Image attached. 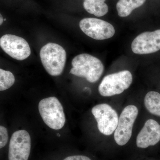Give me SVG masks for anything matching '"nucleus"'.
Wrapping results in <instances>:
<instances>
[{"mask_svg": "<svg viewBox=\"0 0 160 160\" xmlns=\"http://www.w3.org/2000/svg\"><path fill=\"white\" fill-rule=\"evenodd\" d=\"M70 73L84 78L90 83L96 82L102 76L104 67L97 58L87 53L77 56L72 62Z\"/></svg>", "mask_w": 160, "mask_h": 160, "instance_id": "nucleus-1", "label": "nucleus"}, {"mask_svg": "<svg viewBox=\"0 0 160 160\" xmlns=\"http://www.w3.org/2000/svg\"><path fill=\"white\" fill-rule=\"evenodd\" d=\"M40 56L44 68L49 75L58 76L62 73L66 53L62 46L56 43H48L41 49Z\"/></svg>", "mask_w": 160, "mask_h": 160, "instance_id": "nucleus-2", "label": "nucleus"}, {"mask_svg": "<svg viewBox=\"0 0 160 160\" xmlns=\"http://www.w3.org/2000/svg\"><path fill=\"white\" fill-rule=\"evenodd\" d=\"M38 110L43 121L51 129L58 130L65 125V113L62 106L57 98L51 97L41 100Z\"/></svg>", "mask_w": 160, "mask_h": 160, "instance_id": "nucleus-3", "label": "nucleus"}, {"mask_svg": "<svg viewBox=\"0 0 160 160\" xmlns=\"http://www.w3.org/2000/svg\"><path fill=\"white\" fill-rule=\"evenodd\" d=\"M132 82V75L128 70L108 75L103 78L100 84L99 92L103 97L121 94L129 88Z\"/></svg>", "mask_w": 160, "mask_h": 160, "instance_id": "nucleus-4", "label": "nucleus"}, {"mask_svg": "<svg viewBox=\"0 0 160 160\" xmlns=\"http://www.w3.org/2000/svg\"><path fill=\"white\" fill-rule=\"evenodd\" d=\"M138 113L137 107L134 105L126 106L122 111L114 134L115 141L119 146H124L130 140Z\"/></svg>", "mask_w": 160, "mask_h": 160, "instance_id": "nucleus-5", "label": "nucleus"}, {"mask_svg": "<svg viewBox=\"0 0 160 160\" xmlns=\"http://www.w3.org/2000/svg\"><path fill=\"white\" fill-rule=\"evenodd\" d=\"M98 123V129L105 135H110L116 129L119 118L116 111L108 104H101L92 109Z\"/></svg>", "mask_w": 160, "mask_h": 160, "instance_id": "nucleus-6", "label": "nucleus"}, {"mask_svg": "<svg viewBox=\"0 0 160 160\" xmlns=\"http://www.w3.org/2000/svg\"><path fill=\"white\" fill-rule=\"evenodd\" d=\"M80 29L86 35L94 39L102 40L113 36L115 30L111 24L99 19L86 18L79 23Z\"/></svg>", "mask_w": 160, "mask_h": 160, "instance_id": "nucleus-7", "label": "nucleus"}, {"mask_svg": "<svg viewBox=\"0 0 160 160\" xmlns=\"http://www.w3.org/2000/svg\"><path fill=\"white\" fill-rule=\"evenodd\" d=\"M31 150V138L25 130L15 132L12 135L9 148V160H28Z\"/></svg>", "mask_w": 160, "mask_h": 160, "instance_id": "nucleus-8", "label": "nucleus"}, {"mask_svg": "<svg viewBox=\"0 0 160 160\" xmlns=\"http://www.w3.org/2000/svg\"><path fill=\"white\" fill-rule=\"evenodd\" d=\"M0 46L6 53L16 60L26 59L31 54L30 47L26 40L14 35H3L0 39Z\"/></svg>", "mask_w": 160, "mask_h": 160, "instance_id": "nucleus-9", "label": "nucleus"}, {"mask_svg": "<svg viewBox=\"0 0 160 160\" xmlns=\"http://www.w3.org/2000/svg\"><path fill=\"white\" fill-rule=\"evenodd\" d=\"M131 49L135 54L154 53L160 50V29L146 32L138 36L132 41Z\"/></svg>", "mask_w": 160, "mask_h": 160, "instance_id": "nucleus-10", "label": "nucleus"}, {"mask_svg": "<svg viewBox=\"0 0 160 160\" xmlns=\"http://www.w3.org/2000/svg\"><path fill=\"white\" fill-rule=\"evenodd\" d=\"M160 141V124L153 119L147 120L137 137V146L145 149L155 146Z\"/></svg>", "mask_w": 160, "mask_h": 160, "instance_id": "nucleus-11", "label": "nucleus"}, {"mask_svg": "<svg viewBox=\"0 0 160 160\" xmlns=\"http://www.w3.org/2000/svg\"><path fill=\"white\" fill-rule=\"evenodd\" d=\"M146 0H119L116 5L119 16L126 17L131 14L134 9L144 4Z\"/></svg>", "mask_w": 160, "mask_h": 160, "instance_id": "nucleus-12", "label": "nucleus"}, {"mask_svg": "<svg viewBox=\"0 0 160 160\" xmlns=\"http://www.w3.org/2000/svg\"><path fill=\"white\" fill-rule=\"evenodd\" d=\"M144 104L150 113L160 117V93L157 92H149L145 96Z\"/></svg>", "mask_w": 160, "mask_h": 160, "instance_id": "nucleus-13", "label": "nucleus"}, {"mask_svg": "<svg viewBox=\"0 0 160 160\" xmlns=\"http://www.w3.org/2000/svg\"><path fill=\"white\" fill-rule=\"evenodd\" d=\"M83 7L89 13L98 17L105 15L109 10L108 6L105 2L94 3L84 1Z\"/></svg>", "mask_w": 160, "mask_h": 160, "instance_id": "nucleus-14", "label": "nucleus"}, {"mask_svg": "<svg viewBox=\"0 0 160 160\" xmlns=\"http://www.w3.org/2000/svg\"><path fill=\"white\" fill-rule=\"evenodd\" d=\"M15 79L13 74L9 71L0 69V90L9 89L14 84Z\"/></svg>", "mask_w": 160, "mask_h": 160, "instance_id": "nucleus-15", "label": "nucleus"}, {"mask_svg": "<svg viewBox=\"0 0 160 160\" xmlns=\"http://www.w3.org/2000/svg\"><path fill=\"white\" fill-rule=\"evenodd\" d=\"M9 136L8 131L6 127L0 126V148L1 149L5 147L8 142Z\"/></svg>", "mask_w": 160, "mask_h": 160, "instance_id": "nucleus-16", "label": "nucleus"}, {"mask_svg": "<svg viewBox=\"0 0 160 160\" xmlns=\"http://www.w3.org/2000/svg\"><path fill=\"white\" fill-rule=\"evenodd\" d=\"M63 160H91L89 157L82 155L72 156L68 157Z\"/></svg>", "mask_w": 160, "mask_h": 160, "instance_id": "nucleus-17", "label": "nucleus"}, {"mask_svg": "<svg viewBox=\"0 0 160 160\" xmlns=\"http://www.w3.org/2000/svg\"><path fill=\"white\" fill-rule=\"evenodd\" d=\"M84 1H88V2L94 3H103L105 2L106 0H84Z\"/></svg>", "mask_w": 160, "mask_h": 160, "instance_id": "nucleus-18", "label": "nucleus"}, {"mask_svg": "<svg viewBox=\"0 0 160 160\" xmlns=\"http://www.w3.org/2000/svg\"><path fill=\"white\" fill-rule=\"evenodd\" d=\"M3 21H4V19H3V18L2 16V14H1L0 15V25H2V24L3 23Z\"/></svg>", "mask_w": 160, "mask_h": 160, "instance_id": "nucleus-19", "label": "nucleus"}, {"mask_svg": "<svg viewBox=\"0 0 160 160\" xmlns=\"http://www.w3.org/2000/svg\"><path fill=\"white\" fill-rule=\"evenodd\" d=\"M4 21H6V19H4Z\"/></svg>", "mask_w": 160, "mask_h": 160, "instance_id": "nucleus-20", "label": "nucleus"}]
</instances>
